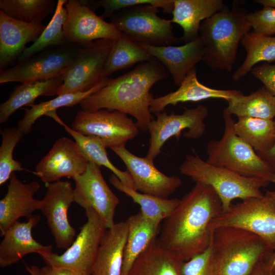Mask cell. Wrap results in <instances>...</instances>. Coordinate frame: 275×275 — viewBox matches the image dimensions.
<instances>
[{"mask_svg":"<svg viewBox=\"0 0 275 275\" xmlns=\"http://www.w3.org/2000/svg\"><path fill=\"white\" fill-rule=\"evenodd\" d=\"M181 174L196 183L210 186L220 198L223 211L227 210L236 199L242 200L264 195L261 188L270 183L266 180L241 175L227 169L213 166L203 160L194 151L186 155L179 167Z\"/></svg>","mask_w":275,"mask_h":275,"instance_id":"cell-5","label":"cell"},{"mask_svg":"<svg viewBox=\"0 0 275 275\" xmlns=\"http://www.w3.org/2000/svg\"><path fill=\"white\" fill-rule=\"evenodd\" d=\"M86 223L63 254L51 252L40 256L46 265L70 268L91 275L99 248L107 229L93 209L86 210Z\"/></svg>","mask_w":275,"mask_h":275,"instance_id":"cell-10","label":"cell"},{"mask_svg":"<svg viewBox=\"0 0 275 275\" xmlns=\"http://www.w3.org/2000/svg\"><path fill=\"white\" fill-rule=\"evenodd\" d=\"M226 6L222 0H174L171 20L182 28L183 35L181 41L187 43L199 37L203 20Z\"/></svg>","mask_w":275,"mask_h":275,"instance_id":"cell-24","label":"cell"},{"mask_svg":"<svg viewBox=\"0 0 275 275\" xmlns=\"http://www.w3.org/2000/svg\"><path fill=\"white\" fill-rule=\"evenodd\" d=\"M251 72L275 96V63H266L255 67Z\"/></svg>","mask_w":275,"mask_h":275,"instance_id":"cell-42","label":"cell"},{"mask_svg":"<svg viewBox=\"0 0 275 275\" xmlns=\"http://www.w3.org/2000/svg\"><path fill=\"white\" fill-rule=\"evenodd\" d=\"M248 13L244 7L239 5L232 8L226 6L201 22L199 36L204 48L202 61L210 69L231 71L238 45L252 28Z\"/></svg>","mask_w":275,"mask_h":275,"instance_id":"cell-3","label":"cell"},{"mask_svg":"<svg viewBox=\"0 0 275 275\" xmlns=\"http://www.w3.org/2000/svg\"><path fill=\"white\" fill-rule=\"evenodd\" d=\"M179 86L175 91L154 98L150 106L151 113L162 112L167 106L176 105L180 102H198L210 98L227 101L242 94L239 90L216 89L204 85L198 79L196 68L187 73Z\"/></svg>","mask_w":275,"mask_h":275,"instance_id":"cell-23","label":"cell"},{"mask_svg":"<svg viewBox=\"0 0 275 275\" xmlns=\"http://www.w3.org/2000/svg\"><path fill=\"white\" fill-rule=\"evenodd\" d=\"M208 115V108L203 105L186 108L182 114L169 115L163 112L155 114L156 118L151 121L148 128L150 139L146 157L154 161L164 143L173 136L179 140L184 130H187L183 133L187 139L201 137L205 131L204 120Z\"/></svg>","mask_w":275,"mask_h":275,"instance_id":"cell-13","label":"cell"},{"mask_svg":"<svg viewBox=\"0 0 275 275\" xmlns=\"http://www.w3.org/2000/svg\"><path fill=\"white\" fill-rule=\"evenodd\" d=\"M274 120L275 121V118ZM258 155L267 164L272 173L275 174V141L269 150L265 152L259 153Z\"/></svg>","mask_w":275,"mask_h":275,"instance_id":"cell-45","label":"cell"},{"mask_svg":"<svg viewBox=\"0 0 275 275\" xmlns=\"http://www.w3.org/2000/svg\"><path fill=\"white\" fill-rule=\"evenodd\" d=\"M67 0H58L54 13L45 29L31 46L26 47L17 59V63L23 61L43 49L51 46L66 43L63 32V25L67 11L65 7Z\"/></svg>","mask_w":275,"mask_h":275,"instance_id":"cell-36","label":"cell"},{"mask_svg":"<svg viewBox=\"0 0 275 275\" xmlns=\"http://www.w3.org/2000/svg\"><path fill=\"white\" fill-rule=\"evenodd\" d=\"M63 81L61 75L16 86L9 98L0 105V123L6 122L13 113L22 106L34 104L39 96L57 95Z\"/></svg>","mask_w":275,"mask_h":275,"instance_id":"cell-27","label":"cell"},{"mask_svg":"<svg viewBox=\"0 0 275 275\" xmlns=\"http://www.w3.org/2000/svg\"><path fill=\"white\" fill-rule=\"evenodd\" d=\"M54 0H1L0 11L28 23H40L54 9Z\"/></svg>","mask_w":275,"mask_h":275,"instance_id":"cell-37","label":"cell"},{"mask_svg":"<svg viewBox=\"0 0 275 275\" xmlns=\"http://www.w3.org/2000/svg\"><path fill=\"white\" fill-rule=\"evenodd\" d=\"M224 227L242 229L257 235L275 251V202L266 195L250 198L214 218L209 225L211 232Z\"/></svg>","mask_w":275,"mask_h":275,"instance_id":"cell-8","label":"cell"},{"mask_svg":"<svg viewBox=\"0 0 275 275\" xmlns=\"http://www.w3.org/2000/svg\"><path fill=\"white\" fill-rule=\"evenodd\" d=\"M40 220L39 215H33L26 222L17 221L6 231L0 243L1 268L16 263L29 254L40 256L52 252L51 245H44L33 237L32 229Z\"/></svg>","mask_w":275,"mask_h":275,"instance_id":"cell-20","label":"cell"},{"mask_svg":"<svg viewBox=\"0 0 275 275\" xmlns=\"http://www.w3.org/2000/svg\"><path fill=\"white\" fill-rule=\"evenodd\" d=\"M5 196L0 200V231L1 236L21 217L29 219L33 213L39 210L41 200L34 196L40 188L36 181L24 183L12 173Z\"/></svg>","mask_w":275,"mask_h":275,"instance_id":"cell-19","label":"cell"},{"mask_svg":"<svg viewBox=\"0 0 275 275\" xmlns=\"http://www.w3.org/2000/svg\"><path fill=\"white\" fill-rule=\"evenodd\" d=\"M46 26L42 22L28 23L16 20L0 11V71L17 60L26 45L35 42Z\"/></svg>","mask_w":275,"mask_h":275,"instance_id":"cell-21","label":"cell"},{"mask_svg":"<svg viewBox=\"0 0 275 275\" xmlns=\"http://www.w3.org/2000/svg\"><path fill=\"white\" fill-rule=\"evenodd\" d=\"M275 251L267 254L256 266L251 275H272Z\"/></svg>","mask_w":275,"mask_h":275,"instance_id":"cell-44","label":"cell"},{"mask_svg":"<svg viewBox=\"0 0 275 275\" xmlns=\"http://www.w3.org/2000/svg\"><path fill=\"white\" fill-rule=\"evenodd\" d=\"M234 129L257 154L269 150L275 141L274 120L239 117L235 122Z\"/></svg>","mask_w":275,"mask_h":275,"instance_id":"cell-32","label":"cell"},{"mask_svg":"<svg viewBox=\"0 0 275 275\" xmlns=\"http://www.w3.org/2000/svg\"><path fill=\"white\" fill-rule=\"evenodd\" d=\"M184 262L163 249L156 237L135 260L128 275H183Z\"/></svg>","mask_w":275,"mask_h":275,"instance_id":"cell-26","label":"cell"},{"mask_svg":"<svg viewBox=\"0 0 275 275\" xmlns=\"http://www.w3.org/2000/svg\"><path fill=\"white\" fill-rule=\"evenodd\" d=\"M48 116L64 126L67 132L73 137L89 162L94 163L99 167L104 166L107 168L123 184L135 190L128 173L126 171H122L119 170L111 162L107 155L106 147L100 139L94 136L84 135L75 131L60 119L56 112L50 113Z\"/></svg>","mask_w":275,"mask_h":275,"instance_id":"cell-29","label":"cell"},{"mask_svg":"<svg viewBox=\"0 0 275 275\" xmlns=\"http://www.w3.org/2000/svg\"><path fill=\"white\" fill-rule=\"evenodd\" d=\"M39 210L45 217L57 247L67 249L77 236L68 219V209L74 202V188L68 181L59 180L49 184Z\"/></svg>","mask_w":275,"mask_h":275,"instance_id":"cell-16","label":"cell"},{"mask_svg":"<svg viewBox=\"0 0 275 275\" xmlns=\"http://www.w3.org/2000/svg\"><path fill=\"white\" fill-rule=\"evenodd\" d=\"M265 195L268 196L275 202V191L267 190L266 191Z\"/></svg>","mask_w":275,"mask_h":275,"instance_id":"cell-48","label":"cell"},{"mask_svg":"<svg viewBox=\"0 0 275 275\" xmlns=\"http://www.w3.org/2000/svg\"><path fill=\"white\" fill-rule=\"evenodd\" d=\"M272 275H275V253H274V261L272 267Z\"/></svg>","mask_w":275,"mask_h":275,"instance_id":"cell-50","label":"cell"},{"mask_svg":"<svg viewBox=\"0 0 275 275\" xmlns=\"http://www.w3.org/2000/svg\"><path fill=\"white\" fill-rule=\"evenodd\" d=\"M224 131L219 140H212L206 147V161L241 175L268 181L270 169L256 151L234 131L235 120L226 108L223 111Z\"/></svg>","mask_w":275,"mask_h":275,"instance_id":"cell-6","label":"cell"},{"mask_svg":"<svg viewBox=\"0 0 275 275\" xmlns=\"http://www.w3.org/2000/svg\"><path fill=\"white\" fill-rule=\"evenodd\" d=\"M109 182L140 205V212L144 217L158 225L172 213L180 201L177 198L170 199L140 193L123 184L114 174Z\"/></svg>","mask_w":275,"mask_h":275,"instance_id":"cell-30","label":"cell"},{"mask_svg":"<svg viewBox=\"0 0 275 275\" xmlns=\"http://www.w3.org/2000/svg\"><path fill=\"white\" fill-rule=\"evenodd\" d=\"M240 43L245 50L246 57L233 74L234 80L241 79L260 62H275V37L250 32L243 36Z\"/></svg>","mask_w":275,"mask_h":275,"instance_id":"cell-33","label":"cell"},{"mask_svg":"<svg viewBox=\"0 0 275 275\" xmlns=\"http://www.w3.org/2000/svg\"><path fill=\"white\" fill-rule=\"evenodd\" d=\"M247 19L253 32L264 36L275 34V9L263 7L260 10L248 13Z\"/></svg>","mask_w":275,"mask_h":275,"instance_id":"cell-40","label":"cell"},{"mask_svg":"<svg viewBox=\"0 0 275 275\" xmlns=\"http://www.w3.org/2000/svg\"><path fill=\"white\" fill-rule=\"evenodd\" d=\"M155 59L159 61L171 75L174 83L179 86L187 73L202 61L204 48L200 36L179 46H154L139 44Z\"/></svg>","mask_w":275,"mask_h":275,"instance_id":"cell-22","label":"cell"},{"mask_svg":"<svg viewBox=\"0 0 275 275\" xmlns=\"http://www.w3.org/2000/svg\"><path fill=\"white\" fill-rule=\"evenodd\" d=\"M210 246L217 275H251L263 258L274 251L257 235L233 227L212 231Z\"/></svg>","mask_w":275,"mask_h":275,"instance_id":"cell-4","label":"cell"},{"mask_svg":"<svg viewBox=\"0 0 275 275\" xmlns=\"http://www.w3.org/2000/svg\"><path fill=\"white\" fill-rule=\"evenodd\" d=\"M221 200L210 186L196 183L163 221L158 238L165 250L186 261L209 247L211 221L223 212Z\"/></svg>","mask_w":275,"mask_h":275,"instance_id":"cell-1","label":"cell"},{"mask_svg":"<svg viewBox=\"0 0 275 275\" xmlns=\"http://www.w3.org/2000/svg\"><path fill=\"white\" fill-rule=\"evenodd\" d=\"M114 43V40L103 39L82 47L63 74L57 96L87 92L107 78L105 67Z\"/></svg>","mask_w":275,"mask_h":275,"instance_id":"cell-11","label":"cell"},{"mask_svg":"<svg viewBox=\"0 0 275 275\" xmlns=\"http://www.w3.org/2000/svg\"><path fill=\"white\" fill-rule=\"evenodd\" d=\"M111 149L123 161L130 175L135 189L140 193L168 198L182 184L176 176H168L157 169L152 161L128 151L125 146Z\"/></svg>","mask_w":275,"mask_h":275,"instance_id":"cell-17","label":"cell"},{"mask_svg":"<svg viewBox=\"0 0 275 275\" xmlns=\"http://www.w3.org/2000/svg\"><path fill=\"white\" fill-rule=\"evenodd\" d=\"M89 161L75 142L62 137L35 167L38 176L46 187L63 177L73 179L86 170Z\"/></svg>","mask_w":275,"mask_h":275,"instance_id":"cell-18","label":"cell"},{"mask_svg":"<svg viewBox=\"0 0 275 275\" xmlns=\"http://www.w3.org/2000/svg\"><path fill=\"white\" fill-rule=\"evenodd\" d=\"M154 58L140 45L121 33L115 40L104 69V76L137 64L149 61Z\"/></svg>","mask_w":275,"mask_h":275,"instance_id":"cell-35","label":"cell"},{"mask_svg":"<svg viewBox=\"0 0 275 275\" xmlns=\"http://www.w3.org/2000/svg\"><path fill=\"white\" fill-rule=\"evenodd\" d=\"M169 75L156 59L140 63L131 71L111 78L104 87L82 100L79 103L81 109L117 111L134 117L139 129L147 131L154 119L150 110L154 98L150 90Z\"/></svg>","mask_w":275,"mask_h":275,"instance_id":"cell-2","label":"cell"},{"mask_svg":"<svg viewBox=\"0 0 275 275\" xmlns=\"http://www.w3.org/2000/svg\"><path fill=\"white\" fill-rule=\"evenodd\" d=\"M74 202L86 210L92 209L99 215L107 229L114 225L119 198L105 181L100 167L89 162L86 171L73 179Z\"/></svg>","mask_w":275,"mask_h":275,"instance_id":"cell-14","label":"cell"},{"mask_svg":"<svg viewBox=\"0 0 275 275\" xmlns=\"http://www.w3.org/2000/svg\"><path fill=\"white\" fill-rule=\"evenodd\" d=\"M126 222L128 235L121 275H128L135 260L157 237L159 227L144 217L140 212L130 216Z\"/></svg>","mask_w":275,"mask_h":275,"instance_id":"cell-28","label":"cell"},{"mask_svg":"<svg viewBox=\"0 0 275 275\" xmlns=\"http://www.w3.org/2000/svg\"><path fill=\"white\" fill-rule=\"evenodd\" d=\"M254 3L259 4L263 7H271L275 9V0H256Z\"/></svg>","mask_w":275,"mask_h":275,"instance_id":"cell-46","label":"cell"},{"mask_svg":"<svg viewBox=\"0 0 275 275\" xmlns=\"http://www.w3.org/2000/svg\"><path fill=\"white\" fill-rule=\"evenodd\" d=\"M111 79L107 77L91 90L85 93H69L58 95L56 98L48 101L41 102L38 104L30 105V108H25L23 118L18 121L17 127L24 134L32 129L33 124L42 116L56 111L58 108L64 106H72L80 102L100 89L104 87Z\"/></svg>","mask_w":275,"mask_h":275,"instance_id":"cell-34","label":"cell"},{"mask_svg":"<svg viewBox=\"0 0 275 275\" xmlns=\"http://www.w3.org/2000/svg\"><path fill=\"white\" fill-rule=\"evenodd\" d=\"M159 9L139 5L122 9L111 17V23L138 44L167 46L181 41L173 32L171 20L161 18Z\"/></svg>","mask_w":275,"mask_h":275,"instance_id":"cell-7","label":"cell"},{"mask_svg":"<svg viewBox=\"0 0 275 275\" xmlns=\"http://www.w3.org/2000/svg\"><path fill=\"white\" fill-rule=\"evenodd\" d=\"M0 185L9 180L14 172L25 170L20 162L13 158L14 150L24 134L17 127H7L1 131Z\"/></svg>","mask_w":275,"mask_h":275,"instance_id":"cell-38","label":"cell"},{"mask_svg":"<svg viewBox=\"0 0 275 275\" xmlns=\"http://www.w3.org/2000/svg\"><path fill=\"white\" fill-rule=\"evenodd\" d=\"M65 7L67 16L63 32L67 43L84 47L100 39L115 40L121 34L113 24L96 15L81 0H69Z\"/></svg>","mask_w":275,"mask_h":275,"instance_id":"cell-15","label":"cell"},{"mask_svg":"<svg viewBox=\"0 0 275 275\" xmlns=\"http://www.w3.org/2000/svg\"><path fill=\"white\" fill-rule=\"evenodd\" d=\"M183 275H217L210 245L208 249L185 261Z\"/></svg>","mask_w":275,"mask_h":275,"instance_id":"cell-41","label":"cell"},{"mask_svg":"<svg viewBox=\"0 0 275 275\" xmlns=\"http://www.w3.org/2000/svg\"><path fill=\"white\" fill-rule=\"evenodd\" d=\"M26 270L29 272L30 275H37L35 269V265H33L31 267L26 266Z\"/></svg>","mask_w":275,"mask_h":275,"instance_id":"cell-47","label":"cell"},{"mask_svg":"<svg viewBox=\"0 0 275 275\" xmlns=\"http://www.w3.org/2000/svg\"><path fill=\"white\" fill-rule=\"evenodd\" d=\"M82 47L66 43L48 47L0 73V84L46 80L63 75Z\"/></svg>","mask_w":275,"mask_h":275,"instance_id":"cell-9","label":"cell"},{"mask_svg":"<svg viewBox=\"0 0 275 275\" xmlns=\"http://www.w3.org/2000/svg\"><path fill=\"white\" fill-rule=\"evenodd\" d=\"M85 5L92 10L99 8L103 9V13L100 16L103 19L111 17L116 12L126 8L139 5H150L163 12L172 14L174 0H99L85 1Z\"/></svg>","mask_w":275,"mask_h":275,"instance_id":"cell-39","label":"cell"},{"mask_svg":"<svg viewBox=\"0 0 275 275\" xmlns=\"http://www.w3.org/2000/svg\"><path fill=\"white\" fill-rule=\"evenodd\" d=\"M128 235L126 222L115 223L105 231L91 275H121Z\"/></svg>","mask_w":275,"mask_h":275,"instance_id":"cell-25","label":"cell"},{"mask_svg":"<svg viewBox=\"0 0 275 275\" xmlns=\"http://www.w3.org/2000/svg\"><path fill=\"white\" fill-rule=\"evenodd\" d=\"M232 115L267 120L275 118V96L264 86L248 95L241 94L228 100Z\"/></svg>","mask_w":275,"mask_h":275,"instance_id":"cell-31","label":"cell"},{"mask_svg":"<svg viewBox=\"0 0 275 275\" xmlns=\"http://www.w3.org/2000/svg\"><path fill=\"white\" fill-rule=\"evenodd\" d=\"M268 181L275 183V174L272 173L270 175L268 178Z\"/></svg>","mask_w":275,"mask_h":275,"instance_id":"cell-49","label":"cell"},{"mask_svg":"<svg viewBox=\"0 0 275 275\" xmlns=\"http://www.w3.org/2000/svg\"><path fill=\"white\" fill-rule=\"evenodd\" d=\"M37 275H87L80 271L63 267H53L46 265L39 268L35 266Z\"/></svg>","mask_w":275,"mask_h":275,"instance_id":"cell-43","label":"cell"},{"mask_svg":"<svg viewBox=\"0 0 275 275\" xmlns=\"http://www.w3.org/2000/svg\"><path fill=\"white\" fill-rule=\"evenodd\" d=\"M71 128L82 134L99 138L110 149L125 146L136 137L140 130L128 115L104 109L77 112Z\"/></svg>","mask_w":275,"mask_h":275,"instance_id":"cell-12","label":"cell"}]
</instances>
